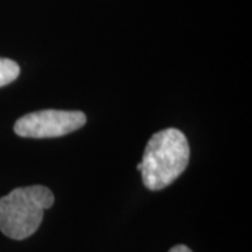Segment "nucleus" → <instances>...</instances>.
Listing matches in <instances>:
<instances>
[{
  "label": "nucleus",
  "instance_id": "obj_3",
  "mask_svg": "<svg viewBox=\"0 0 252 252\" xmlns=\"http://www.w3.org/2000/svg\"><path fill=\"white\" fill-rule=\"evenodd\" d=\"M87 118L80 111L44 109L18 118L16 135L32 139H51L72 133L86 125Z\"/></svg>",
  "mask_w": 252,
  "mask_h": 252
},
{
  "label": "nucleus",
  "instance_id": "obj_5",
  "mask_svg": "<svg viewBox=\"0 0 252 252\" xmlns=\"http://www.w3.org/2000/svg\"><path fill=\"white\" fill-rule=\"evenodd\" d=\"M168 252H192L189 250L188 247H185V245H175L174 248H171Z\"/></svg>",
  "mask_w": 252,
  "mask_h": 252
},
{
  "label": "nucleus",
  "instance_id": "obj_2",
  "mask_svg": "<svg viewBox=\"0 0 252 252\" xmlns=\"http://www.w3.org/2000/svg\"><path fill=\"white\" fill-rule=\"evenodd\" d=\"M51 189L42 185L16 188L0 198V230L13 240H24L38 230L44 212L54 205Z\"/></svg>",
  "mask_w": 252,
  "mask_h": 252
},
{
  "label": "nucleus",
  "instance_id": "obj_4",
  "mask_svg": "<svg viewBox=\"0 0 252 252\" xmlns=\"http://www.w3.org/2000/svg\"><path fill=\"white\" fill-rule=\"evenodd\" d=\"M20 74V66L11 59L0 58V87H4L16 80Z\"/></svg>",
  "mask_w": 252,
  "mask_h": 252
},
{
  "label": "nucleus",
  "instance_id": "obj_1",
  "mask_svg": "<svg viewBox=\"0 0 252 252\" xmlns=\"http://www.w3.org/2000/svg\"><path fill=\"white\" fill-rule=\"evenodd\" d=\"M189 156L188 140L181 130L167 127L154 133L146 144L140 162L144 187L160 190L171 185L188 167Z\"/></svg>",
  "mask_w": 252,
  "mask_h": 252
}]
</instances>
